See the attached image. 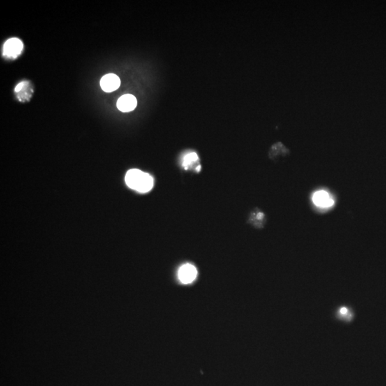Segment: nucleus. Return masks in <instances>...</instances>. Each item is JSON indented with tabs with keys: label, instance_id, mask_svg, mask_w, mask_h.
<instances>
[{
	"label": "nucleus",
	"instance_id": "obj_1",
	"mask_svg": "<svg viewBox=\"0 0 386 386\" xmlns=\"http://www.w3.org/2000/svg\"><path fill=\"white\" fill-rule=\"evenodd\" d=\"M125 183L129 188L141 193L151 191L154 185V181L151 174L137 169H132L127 172Z\"/></svg>",
	"mask_w": 386,
	"mask_h": 386
},
{
	"label": "nucleus",
	"instance_id": "obj_2",
	"mask_svg": "<svg viewBox=\"0 0 386 386\" xmlns=\"http://www.w3.org/2000/svg\"><path fill=\"white\" fill-rule=\"evenodd\" d=\"M22 49V42L19 39L11 38L5 43L3 54L8 58H16L20 54Z\"/></svg>",
	"mask_w": 386,
	"mask_h": 386
},
{
	"label": "nucleus",
	"instance_id": "obj_3",
	"mask_svg": "<svg viewBox=\"0 0 386 386\" xmlns=\"http://www.w3.org/2000/svg\"><path fill=\"white\" fill-rule=\"evenodd\" d=\"M197 271L191 264H185L178 271V278L183 284H190L196 279Z\"/></svg>",
	"mask_w": 386,
	"mask_h": 386
},
{
	"label": "nucleus",
	"instance_id": "obj_4",
	"mask_svg": "<svg viewBox=\"0 0 386 386\" xmlns=\"http://www.w3.org/2000/svg\"><path fill=\"white\" fill-rule=\"evenodd\" d=\"M313 201L315 205L321 209H329L335 203L332 195L325 190L315 192L313 196Z\"/></svg>",
	"mask_w": 386,
	"mask_h": 386
},
{
	"label": "nucleus",
	"instance_id": "obj_5",
	"mask_svg": "<svg viewBox=\"0 0 386 386\" xmlns=\"http://www.w3.org/2000/svg\"><path fill=\"white\" fill-rule=\"evenodd\" d=\"M137 99L133 95H123L117 100V107L121 112H128L135 110L137 107Z\"/></svg>",
	"mask_w": 386,
	"mask_h": 386
},
{
	"label": "nucleus",
	"instance_id": "obj_6",
	"mask_svg": "<svg viewBox=\"0 0 386 386\" xmlns=\"http://www.w3.org/2000/svg\"><path fill=\"white\" fill-rule=\"evenodd\" d=\"M102 89L106 93L115 91L121 86V80L114 74H108L104 76L100 80Z\"/></svg>",
	"mask_w": 386,
	"mask_h": 386
},
{
	"label": "nucleus",
	"instance_id": "obj_7",
	"mask_svg": "<svg viewBox=\"0 0 386 386\" xmlns=\"http://www.w3.org/2000/svg\"><path fill=\"white\" fill-rule=\"evenodd\" d=\"M197 160H198V156L196 153H190L185 157L184 160H183V166L186 170H188L192 164L195 163Z\"/></svg>",
	"mask_w": 386,
	"mask_h": 386
},
{
	"label": "nucleus",
	"instance_id": "obj_8",
	"mask_svg": "<svg viewBox=\"0 0 386 386\" xmlns=\"http://www.w3.org/2000/svg\"><path fill=\"white\" fill-rule=\"evenodd\" d=\"M338 314H339L341 318L346 319V320H350L351 318V314H350L348 309H347L346 308H341V310L338 312Z\"/></svg>",
	"mask_w": 386,
	"mask_h": 386
}]
</instances>
